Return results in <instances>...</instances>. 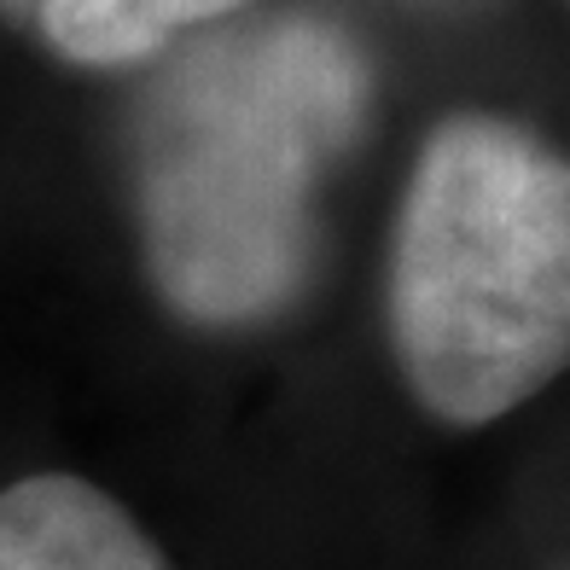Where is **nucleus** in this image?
Listing matches in <instances>:
<instances>
[{
    "mask_svg": "<svg viewBox=\"0 0 570 570\" xmlns=\"http://www.w3.org/2000/svg\"><path fill=\"white\" fill-rule=\"evenodd\" d=\"M0 570H175L106 489L41 472L0 489Z\"/></svg>",
    "mask_w": 570,
    "mask_h": 570,
    "instance_id": "obj_3",
    "label": "nucleus"
},
{
    "mask_svg": "<svg viewBox=\"0 0 570 570\" xmlns=\"http://www.w3.org/2000/svg\"><path fill=\"white\" fill-rule=\"evenodd\" d=\"M367 111V59L326 18L227 23L164 65L135 122L158 297L193 326L274 321L315 263V193Z\"/></svg>",
    "mask_w": 570,
    "mask_h": 570,
    "instance_id": "obj_1",
    "label": "nucleus"
},
{
    "mask_svg": "<svg viewBox=\"0 0 570 570\" xmlns=\"http://www.w3.org/2000/svg\"><path fill=\"white\" fill-rule=\"evenodd\" d=\"M391 338L443 425H495L570 367V158L507 117L431 128L413 164Z\"/></svg>",
    "mask_w": 570,
    "mask_h": 570,
    "instance_id": "obj_2",
    "label": "nucleus"
},
{
    "mask_svg": "<svg viewBox=\"0 0 570 570\" xmlns=\"http://www.w3.org/2000/svg\"><path fill=\"white\" fill-rule=\"evenodd\" d=\"M239 7L245 0H0V12L70 65H135Z\"/></svg>",
    "mask_w": 570,
    "mask_h": 570,
    "instance_id": "obj_4",
    "label": "nucleus"
}]
</instances>
